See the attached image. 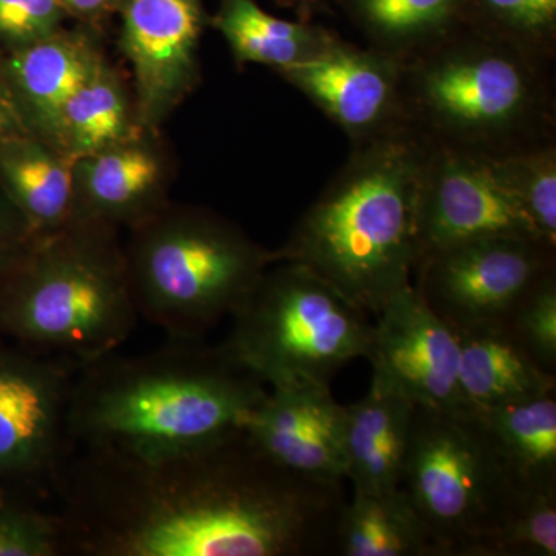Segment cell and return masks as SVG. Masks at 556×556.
Returning a JSON list of instances; mask_svg holds the SVG:
<instances>
[{
    "label": "cell",
    "mask_w": 556,
    "mask_h": 556,
    "mask_svg": "<svg viewBox=\"0 0 556 556\" xmlns=\"http://www.w3.org/2000/svg\"><path fill=\"white\" fill-rule=\"evenodd\" d=\"M119 14L118 46L130 65L139 124L160 131L201 80L203 0H124Z\"/></svg>",
    "instance_id": "cell-12"
},
{
    "label": "cell",
    "mask_w": 556,
    "mask_h": 556,
    "mask_svg": "<svg viewBox=\"0 0 556 556\" xmlns=\"http://www.w3.org/2000/svg\"><path fill=\"white\" fill-rule=\"evenodd\" d=\"M371 382L416 405L460 407L455 331L434 314L415 285L402 289L372 324Z\"/></svg>",
    "instance_id": "cell-13"
},
{
    "label": "cell",
    "mask_w": 556,
    "mask_h": 556,
    "mask_svg": "<svg viewBox=\"0 0 556 556\" xmlns=\"http://www.w3.org/2000/svg\"><path fill=\"white\" fill-rule=\"evenodd\" d=\"M79 452L54 485L64 554L336 555L343 484L277 466L244 427L169 455Z\"/></svg>",
    "instance_id": "cell-1"
},
{
    "label": "cell",
    "mask_w": 556,
    "mask_h": 556,
    "mask_svg": "<svg viewBox=\"0 0 556 556\" xmlns=\"http://www.w3.org/2000/svg\"><path fill=\"white\" fill-rule=\"evenodd\" d=\"M556 493L527 496L496 538L492 556H555Z\"/></svg>",
    "instance_id": "cell-30"
},
{
    "label": "cell",
    "mask_w": 556,
    "mask_h": 556,
    "mask_svg": "<svg viewBox=\"0 0 556 556\" xmlns=\"http://www.w3.org/2000/svg\"><path fill=\"white\" fill-rule=\"evenodd\" d=\"M399 492L431 556H492L526 495L508 473L481 412L415 405Z\"/></svg>",
    "instance_id": "cell-7"
},
{
    "label": "cell",
    "mask_w": 556,
    "mask_h": 556,
    "mask_svg": "<svg viewBox=\"0 0 556 556\" xmlns=\"http://www.w3.org/2000/svg\"><path fill=\"white\" fill-rule=\"evenodd\" d=\"M453 331L459 348L457 386L466 407L485 412L555 393L556 375L536 364L507 321Z\"/></svg>",
    "instance_id": "cell-18"
},
{
    "label": "cell",
    "mask_w": 556,
    "mask_h": 556,
    "mask_svg": "<svg viewBox=\"0 0 556 556\" xmlns=\"http://www.w3.org/2000/svg\"><path fill=\"white\" fill-rule=\"evenodd\" d=\"M336 555L431 556L422 525L401 492H353L340 514Z\"/></svg>",
    "instance_id": "cell-25"
},
{
    "label": "cell",
    "mask_w": 556,
    "mask_h": 556,
    "mask_svg": "<svg viewBox=\"0 0 556 556\" xmlns=\"http://www.w3.org/2000/svg\"><path fill=\"white\" fill-rule=\"evenodd\" d=\"M428 149L430 142L407 126L353 146L287 243L273 251L274 263L305 266L376 316L415 278Z\"/></svg>",
    "instance_id": "cell-3"
},
{
    "label": "cell",
    "mask_w": 556,
    "mask_h": 556,
    "mask_svg": "<svg viewBox=\"0 0 556 556\" xmlns=\"http://www.w3.org/2000/svg\"><path fill=\"white\" fill-rule=\"evenodd\" d=\"M141 131L134 91L105 60L61 109L51 146L75 161Z\"/></svg>",
    "instance_id": "cell-22"
},
{
    "label": "cell",
    "mask_w": 556,
    "mask_h": 556,
    "mask_svg": "<svg viewBox=\"0 0 556 556\" xmlns=\"http://www.w3.org/2000/svg\"><path fill=\"white\" fill-rule=\"evenodd\" d=\"M552 65L460 22L402 61L404 124L431 144L492 159L555 141Z\"/></svg>",
    "instance_id": "cell-4"
},
{
    "label": "cell",
    "mask_w": 556,
    "mask_h": 556,
    "mask_svg": "<svg viewBox=\"0 0 556 556\" xmlns=\"http://www.w3.org/2000/svg\"><path fill=\"white\" fill-rule=\"evenodd\" d=\"M555 270V249L526 237H485L419 260L413 281L450 328L506 321Z\"/></svg>",
    "instance_id": "cell-10"
},
{
    "label": "cell",
    "mask_w": 556,
    "mask_h": 556,
    "mask_svg": "<svg viewBox=\"0 0 556 556\" xmlns=\"http://www.w3.org/2000/svg\"><path fill=\"white\" fill-rule=\"evenodd\" d=\"M244 430L285 470L324 484L346 481L343 405L329 387L269 388Z\"/></svg>",
    "instance_id": "cell-16"
},
{
    "label": "cell",
    "mask_w": 556,
    "mask_h": 556,
    "mask_svg": "<svg viewBox=\"0 0 556 556\" xmlns=\"http://www.w3.org/2000/svg\"><path fill=\"white\" fill-rule=\"evenodd\" d=\"M0 182L39 237L75 218L73 160L35 135L0 148Z\"/></svg>",
    "instance_id": "cell-21"
},
{
    "label": "cell",
    "mask_w": 556,
    "mask_h": 556,
    "mask_svg": "<svg viewBox=\"0 0 556 556\" xmlns=\"http://www.w3.org/2000/svg\"><path fill=\"white\" fill-rule=\"evenodd\" d=\"M124 257L138 316L170 339H203L274 263L229 219L172 203L130 229Z\"/></svg>",
    "instance_id": "cell-6"
},
{
    "label": "cell",
    "mask_w": 556,
    "mask_h": 556,
    "mask_svg": "<svg viewBox=\"0 0 556 556\" xmlns=\"http://www.w3.org/2000/svg\"><path fill=\"white\" fill-rule=\"evenodd\" d=\"M138 317L119 229L89 219L39 237L0 288V338L78 367L116 353Z\"/></svg>",
    "instance_id": "cell-5"
},
{
    "label": "cell",
    "mask_w": 556,
    "mask_h": 556,
    "mask_svg": "<svg viewBox=\"0 0 556 556\" xmlns=\"http://www.w3.org/2000/svg\"><path fill=\"white\" fill-rule=\"evenodd\" d=\"M108 60L90 28L65 30L0 51V75L35 137L53 142L61 109Z\"/></svg>",
    "instance_id": "cell-17"
},
{
    "label": "cell",
    "mask_w": 556,
    "mask_h": 556,
    "mask_svg": "<svg viewBox=\"0 0 556 556\" xmlns=\"http://www.w3.org/2000/svg\"><path fill=\"white\" fill-rule=\"evenodd\" d=\"M463 22L554 61L556 0H466Z\"/></svg>",
    "instance_id": "cell-26"
},
{
    "label": "cell",
    "mask_w": 556,
    "mask_h": 556,
    "mask_svg": "<svg viewBox=\"0 0 556 556\" xmlns=\"http://www.w3.org/2000/svg\"><path fill=\"white\" fill-rule=\"evenodd\" d=\"M508 327L541 368L556 369V273L536 285L507 318Z\"/></svg>",
    "instance_id": "cell-29"
},
{
    "label": "cell",
    "mask_w": 556,
    "mask_h": 556,
    "mask_svg": "<svg viewBox=\"0 0 556 556\" xmlns=\"http://www.w3.org/2000/svg\"><path fill=\"white\" fill-rule=\"evenodd\" d=\"M481 415L522 495L556 493L555 393L485 409Z\"/></svg>",
    "instance_id": "cell-23"
},
{
    "label": "cell",
    "mask_w": 556,
    "mask_h": 556,
    "mask_svg": "<svg viewBox=\"0 0 556 556\" xmlns=\"http://www.w3.org/2000/svg\"><path fill=\"white\" fill-rule=\"evenodd\" d=\"M60 3L65 13L93 22L102 20L113 11H119L124 0H60Z\"/></svg>",
    "instance_id": "cell-34"
},
{
    "label": "cell",
    "mask_w": 556,
    "mask_h": 556,
    "mask_svg": "<svg viewBox=\"0 0 556 556\" xmlns=\"http://www.w3.org/2000/svg\"><path fill=\"white\" fill-rule=\"evenodd\" d=\"M369 47L407 60L455 30L466 0H340Z\"/></svg>",
    "instance_id": "cell-24"
},
{
    "label": "cell",
    "mask_w": 556,
    "mask_h": 556,
    "mask_svg": "<svg viewBox=\"0 0 556 556\" xmlns=\"http://www.w3.org/2000/svg\"><path fill=\"white\" fill-rule=\"evenodd\" d=\"M492 159V156H490ZM501 177L525 208L538 236L556 249V144L544 142L492 159Z\"/></svg>",
    "instance_id": "cell-27"
},
{
    "label": "cell",
    "mask_w": 556,
    "mask_h": 556,
    "mask_svg": "<svg viewBox=\"0 0 556 556\" xmlns=\"http://www.w3.org/2000/svg\"><path fill=\"white\" fill-rule=\"evenodd\" d=\"M278 5L287 7V9H292L298 11L300 16L305 21L311 20V14L317 10L318 3L320 0H276Z\"/></svg>",
    "instance_id": "cell-35"
},
{
    "label": "cell",
    "mask_w": 556,
    "mask_h": 556,
    "mask_svg": "<svg viewBox=\"0 0 556 556\" xmlns=\"http://www.w3.org/2000/svg\"><path fill=\"white\" fill-rule=\"evenodd\" d=\"M65 16L60 0H0V51L53 35Z\"/></svg>",
    "instance_id": "cell-31"
},
{
    "label": "cell",
    "mask_w": 556,
    "mask_h": 556,
    "mask_svg": "<svg viewBox=\"0 0 556 556\" xmlns=\"http://www.w3.org/2000/svg\"><path fill=\"white\" fill-rule=\"evenodd\" d=\"M269 387L225 345L170 339L141 356L116 353L80 365L73 383V448L160 456L247 426Z\"/></svg>",
    "instance_id": "cell-2"
},
{
    "label": "cell",
    "mask_w": 556,
    "mask_h": 556,
    "mask_svg": "<svg viewBox=\"0 0 556 556\" xmlns=\"http://www.w3.org/2000/svg\"><path fill=\"white\" fill-rule=\"evenodd\" d=\"M78 365L0 342V489L53 490L73 452Z\"/></svg>",
    "instance_id": "cell-9"
},
{
    "label": "cell",
    "mask_w": 556,
    "mask_h": 556,
    "mask_svg": "<svg viewBox=\"0 0 556 556\" xmlns=\"http://www.w3.org/2000/svg\"><path fill=\"white\" fill-rule=\"evenodd\" d=\"M415 405L371 382L367 396L343 407V453L353 492H399Z\"/></svg>",
    "instance_id": "cell-19"
},
{
    "label": "cell",
    "mask_w": 556,
    "mask_h": 556,
    "mask_svg": "<svg viewBox=\"0 0 556 556\" xmlns=\"http://www.w3.org/2000/svg\"><path fill=\"white\" fill-rule=\"evenodd\" d=\"M417 233L419 260L485 237H526L546 244L490 156L431 142L420 179Z\"/></svg>",
    "instance_id": "cell-11"
},
{
    "label": "cell",
    "mask_w": 556,
    "mask_h": 556,
    "mask_svg": "<svg viewBox=\"0 0 556 556\" xmlns=\"http://www.w3.org/2000/svg\"><path fill=\"white\" fill-rule=\"evenodd\" d=\"M33 135L25 124L13 94L0 75V148L14 139Z\"/></svg>",
    "instance_id": "cell-33"
},
{
    "label": "cell",
    "mask_w": 556,
    "mask_h": 556,
    "mask_svg": "<svg viewBox=\"0 0 556 556\" xmlns=\"http://www.w3.org/2000/svg\"><path fill=\"white\" fill-rule=\"evenodd\" d=\"M64 554L56 515L43 514L30 501L0 489V556Z\"/></svg>",
    "instance_id": "cell-28"
},
{
    "label": "cell",
    "mask_w": 556,
    "mask_h": 556,
    "mask_svg": "<svg viewBox=\"0 0 556 556\" xmlns=\"http://www.w3.org/2000/svg\"><path fill=\"white\" fill-rule=\"evenodd\" d=\"M175 161L160 131L73 161L75 218L134 229L169 201Z\"/></svg>",
    "instance_id": "cell-15"
},
{
    "label": "cell",
    "mask_w": 556,
    "mask_h": 556,
    "mask_svg": "<svg viewBox=\"0 0 556 556\" xmlns=\"http://www.w3.org/2000/svg\"><path fill=\"white\" fill-rule=\"evenodd\" d=\"M277 75L345 131L353 146L405 126L402 60L372 47L362 49L339 38L317 60Z\"/></svg>",
    "instance_id": "cell-14"
},
{
    "label": "cell",
    "mask_w": 556,
    "mask_h": 556,
    "mask_svg": "<svg viewBox=\"0 0 556 556\" xmlns=\"http://www.w3.org/2000/svg\"><path fill=\"white\" fill-rule=\"evenodd\" d=\"M38 233L0 182V288L30 255Z\"/></svg>",
    "instance_id": "cell-32"
},
{
    "label": "cell",
    "mask_w": 556,
    "mask_h": 556,
    "mask_svg": "<svg viewBox=\"0 0 556 556\" xmlns=\"http://www.w3.org/2000/svg\"><path fill=\"white\" fill-rule=\"evenodd\" d=\"M208 24L225 38L237 65H265L276 73L317 60L339 39L324 25L273 16L255 0H223Z\"/></svg>",
    "instance_id": "cell-20"
},
{
    "label": "cell",
    "mask_w": 556,
    "mask_h": 556,
    "mask_svg": "<svg viewBox=\"0 0 556 556\" xmlns=\"http://www.w3.org/2000/svg\"><path fill=\"white\" fill-rule=\"evenodd\" d=\"M230 317L223 345L269 388L329 387L371 345L368 314L299 263H273Z\"/></svg>",
    "instance_id": "cell-8"
}]
</instances>
